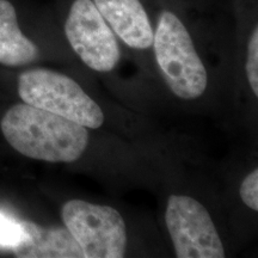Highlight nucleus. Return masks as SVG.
<instances>
[{
    "label": "nucleus",
    "mask_w": 258,
    "mask_h": 258,
    "mask_svg": "<svg viewBox=\"0 0 258 258\" xmlns=\"http://www.w3.org/2000/svg\"><path fill=\"white\" fill-rule=\"evenodd\" d=\"M246 76L249 79L250 86L254 96H258V29L251 35L247 47V60H246Z\"/></svg>",
    "instance_id": "9b49d317"
},
{
    "label": "nucleus",
    "mask_w": 258,
    "mask_h": 258,
    "mask_svg": "<svg viewBox=\"0 0 258 258\" xmlns=\"http://www.w3.org/2000/svg\"><path fill=\"white\" fill-rule=\"evenodd\" d=\"M61 217L84 258L124 257L127 230L123 218L115 208L71 200L62 206Z\"/></svg>",
    "instance_id": "20e7f679"
},
{
    "label": "nucleus",
    "mask_w": 258,
    "mask_h": 258,
    "mask_svg": "<svg viewBox=\"0 0 258 258\" xmlns=\"http://www.w3.org/2000/svg\"><path fill=\"white\" fill-rule=\"evenodd\" d=\"M165 222L178 258H224L225 250L205 206L190 196L171 195Z\"/></svg>",
    "instance_id": "39448f33"
},
{
    "label": "nucleus",
    "mask_w": 258,
    "mask_h": 258,
    "mask_svg": "<svg viewBox=\"0 0 258 258\" xmlns=\"http://www.w3.org/2000/svg\"><path fill=\"white\" fill-rule=\"evenodd\" d=\"M71 47L86 66L110 72L120 60V48L108 23L91 0H76L64 24Z\"/></svg>",
    "instance_id": "423d86ee"
},
{
    "label": "nucleus",
    "mask_w": 258,
    "mask_h": 258,
    "mask_svg": "<svg viewBox=\"0 0 258 258\" xmlns=\"http://www.w3.org/2000/svg\"><path fill=\"white\" fill-rule=\"evenodd\" d=\"M18 95L27 104L62 116L86 128L97 129L104 122L101 106L79 84L54 71H25L18 78Z\"/></svg>",
    "instance_id": "7ed1b4c3"
},
{
    "label": "nucleus",
    "mask_w": 258,
    "mask_h": 258,
    "mask_svg": "<svg viewBox=\"0 0 258 258\" xmlns=\"http://www.w3.org/2000/svg\"><path fill=\"white\" fill-rule=\"evenodd\" d=\"M240 198L247 207L258 211V170H253L243 180L240 186Z\"/></svg>",
    "instance_id": "f8f14e48"
},
{
    "label": "nucleus",
    "mask_w": 258,
    "mask_h": 258,
    "mask_svg": "<svg viewBox=\"0 0 258 258\" xmlns=\"http://www.w3.org/2000/svg\"><path fill=\"white\" fill-rule=\"evenodd\" d=\"M0 125L11 147L31 159L72 163L89 145L86 127L27 103L10 108Z\"/></svg>",
    "instance_id": "f257e3e1"
},
{
    "label": "nucleus",
    "mask_w": 258,
    "mask_h": 258,
    "mask_svg": "<svg viewBox=\"0 0 258 258\" xmlns=\"http://www.w3.org/2000/svg\"><path fill=\"white\" fill-rule=\"evenodd\" d=\"M23 238L14 247L19 258H84L83 251L70 231L46 228L31 221H21Z\"/></svg>",
    "instance_id": "6e6552de"
},
{
    "label": "nucleus",
    "mask_w": 258,
    "mask_h": 258,
    "mask_svg": "<svg viewBox=\"0 0 258 258\" xmlns=\"http://www.w3.org/2000/svg\"><path fill=\"white\" fill-rule=\"evenodd\" d=\"M111 30L134 49L153 44V30L140 0H93Z\"/></svg>",
    "instance_id": "0eeeda50"
},
{
    "label": "nucleus",
    "mask_w": 258,
    "mask_h": 258,
    "mask_svg": "<svg viewBox=\"0 0 258 258\" xmlns=\"http://www.w3.org/2000/svg\"><path fill=\"white\" fill-rule=\"evenodd\" d=\"M152 46L158 66L171 91L182 99L201 97L207 89V71L189 31L172 12H161Z\"/></svg>",
    "instance_id": "f03ea898"
},
{
    "label": "nucleus",
    "mask_w": 258,
    "mask_h": 258,
    "mask_svg": "<svg viewBox=\"0 0 258 258\" xmlns=\"http://www.w3.org/2000/svg\"><path fill=\"white\" fill-rule=\"evenodd\" d=\"M23 238V228L21 221L15 220L0 212V245L5 247H14Z\"/></svg>",
    "instance_id": "9d476101"
},
{
    "label": "nucleus",
    "mask_w": 258,
    "mask_h": 258,
    "mask_svg": "<svg viewBox=\"0 0 258 258\" xmlns=\"http://www.w3.org/2000/svg\"><path fill=\"white\" fill-rule=\"evenodd\" d=\"M38 57V48L21 31L14 5L0 0V63L23 66Z\"/></svg>",
    "instance_id": "1a4fd4ad"
}]
</instances>
